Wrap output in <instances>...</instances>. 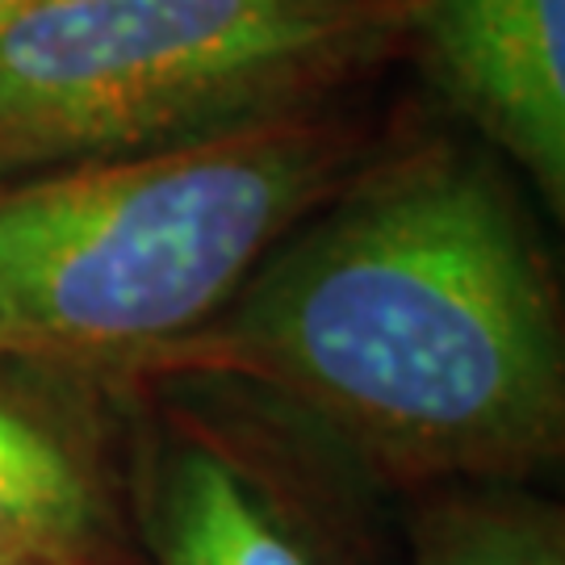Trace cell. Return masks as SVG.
I'll return each mask as SVG.
<instances>
[{
  "label": "cell",
  "instance_id": "cell-1",
  "mask_svg": "<svg viewBox=\"0 0 565 565\" xmlns=\"http://www.w3.org/2000/svg\"><path fill=\"white\" fill-rule=\"evenodd\" d=\"M218 382L398 486H515L562 457V285L486 142H377L231 302L105 385Z\"/></svg>",
  "mask_w": 565,
  "mask_h": 565
},
{
  "label": "cell",
  "instance_id": "cell-2",
  "mask_svg": "<svg viewBox=\"0 0 565 565\" xmlns=\"http://www.w3.org/2000/svg\"><path fill=\"white\" fill-rule=\"evenodd\" d=\"M343 102L0 184V364L114 382L210 323L373 151Z\"/></svg>",
  "mask_w": 565,
  "mask_h": 565
},
{
  "label": "cell",
  "instance_id": "cell-3",
  "mask_svg": "<svg viewBox=\"0 0 565 565\" xmlns=\"http://www.w3.org/2000/svg\"><path fill=\"white\" fill-rule=\"evenodd\" d=\"M406 0H51L0 25V184L331 105Z\"/></svg>",
  "mask_w": 565,
  "mask_h": 565
},
{
  "label": "cell",
  "instance_id": "cell-4",
  "mask_svg": "<svg viewBox=\"0 0 565 565\" xmlns=\"http://www.w3.org/2000/svg\"><path fill=\"white\" fill-rule=\"evenodd\" d=\"M130 411L142 541L156 565H335L218 382L105 385Z\"/></svg>",
  "mask_w": 565,
  "mask_h": 565
},
{
  "label": "cell",
  "instance_id": "cell-5",
  "mask_svg": "<svg viewBox=\"0 0 565 565\" xmlns=\"http://www.w3.org/2000/svg\"><path fill=\"white\" fill-rule=\"evenodd\" d=\"M403 46L452 114L565 214V0H406Z\"/></svg>",
  "mask_w": 565,
  "mask_h": 565
},
{
  "label": "cell",
  "instance_id": "cell-6",
  "mask_svg": "<svg viewBox=\"0 0 565 565\" xmlns=\"http://www.w3.org/2000/svg\"><path fill=\"white\" fill-rule=\"evenodd\" d=\"M93 377L0 364V565H139Z\"/></svg>",
  "mask_w": 565,
  "mask_h": 565
},
{
  "label": "cell",
  "instance_id": "cell-7",
  "mask_svg": "<svg viewBox=\"0 0 565 565\" xmlns=\"http://www.w3.org/2000/svg\"><path fill=\"white\" fill-rule=\"evenodd\" d=\"M415 565H565V520L515 486H448L415 520Z\"/></svg>",
  "mask_w": 565,
  "mask_h": 565
},
{
  "label": "cell",
  "instance_id": "cell-8",
  "mask_svg": "<svg viewBox=\"0 0 565 565\" xmlns=\"http://www.w3.org/2000/svg\"><path fill=\"white\" fill-rule=\"evenodd\" d=\"M39 4H51V0H0V25H9V21H18L21 13H30V9H39Z\"/></svg>",
  "mask_w": 565,
  "mask_h": 565
}]
</instances>
